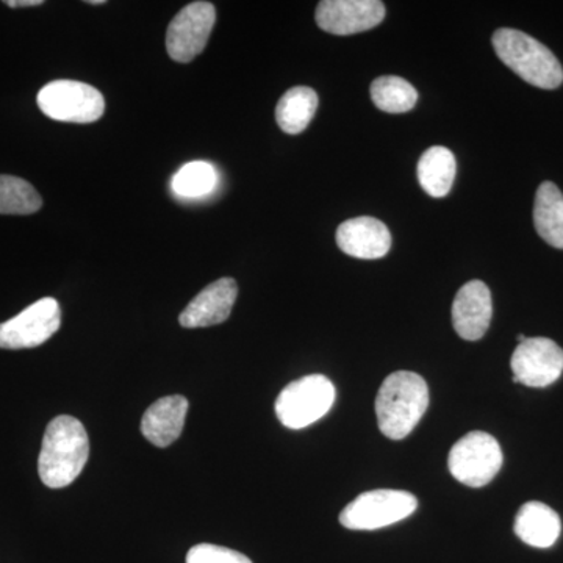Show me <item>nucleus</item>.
Masks as SVG:
<instances>
[{"label": "nucleus", "mask_w": 563, "mask_h": 563, "mask_svg": "<svg viewBox=\"0 0 563 563\" xmlns=\"http://www.w3.org/2000/svg\"><path fill=\"white\" fill-rule=\"evenodd\" d=\"M417 507V498L409 492H365L344 507L340 523L351 531H376L406 520Z\"/></svg>", "instance_id": "423d86ee"}, {"label": "nucleus", "mask_w": 563, "mask_h": 563, "mask_svg": "<svg viewBox=\"0 0 563 563\" xmlns=\"http://www.w3.org/2000/svg\"><path fill=\"white\" fill-rule=\"evenodd\" d=\"M492 41L499 60L525 81L542 90L561 87L562 65L540 41L515 29H499Z\"/></svg>", "instance_id": "7ed1b4c3"}, {"label": "nucleus", "mask_w": 563, "mask_h": 563, "mask_svg": "<svg viewBox=\"0 0 563 563\" xmlns=\"http://www.w3.org/2000/svg\"><path fill=\"white\" fill-rule=\"evenodd\" d=\"M372 99L385 113H407L417 106L418 91L401 77L384 76L373 81Z\"/></svg>", "instance_id": "aec40b11"}, {"label": "nucleus", "mask_w": 563, "mask_h": 563, "mask_svg": "<svg viewBox=\"0 0 563 563\" xmlns=\"http://www.w3.org/2000/svg\"><path fill=\"white\" fill-rule=\"evenodd\" d=\"M41 206L43 199L27 180L0 176V214H32Z\"/></svg>", "instance_id": "412c9836"}, {"label": "nucleus", "mask_w": 563, "mask_h": 563, "mask_svg": "<svg viewBox=\"0 0 563 563\" xmlns=\"http://www.w3.org/2000/svg\"><path fill=\"white\" fill-rule=\"evenodd\" d=\"M533 224L544 242L563 250V195L553 181H543L537 190Z\"/></svg>", "instance_id": "f3484780"}, {"label": "nucleus", "mask_w": 563, "mask_h": 563, "mask_svg": "<svg viewBox=\"0 0 563 563\" xmlns=\"http://www.w3.org/2000/svg\"><path fill=\"white\" fill-rule=\"evenodd\" d=\"M514 380L526 387L543 388L554 384L563 373V350L544 336L526 339L514 351Z\"/></svg>", "instance_id": "9d476101"}, {"label": "nucleus", "mask_w": 563, "mask_h": 563, "mask_svg": "<svg viewBox=\"0 0 563 563\" xmlns=\"http://www.w3.org/2000/svg\"><path fill=\"white\" fill-rule=\"evenodd\" d=\"M561 531L562 523L558 512L543 503H526L515 518V533L529 547H553Z\"/></svg>", "instance_id": "dca6fc26"}, {"label": "nucleus", "mask_w": 563, "mask_h": 563, "mask_svg": "<svg viewBox=\"0 0 563 563\" xmlns=\"http://www.w3.org/2000/svg\"><path fill=\"white\" fill-rule=\"evenodd\" d=\"M10 9H20V7H38L43 5V0H7Z\"/></svg>", "instance_id": "b1692460"}, {"label": "nucleus", "mask_w": 563, "mask_h": 563, "mask_svg": "<svg viewBox=\"0 0 563 563\" xmlns=\"http://www.w3.org/2000/svg\"><path fill=\"white\" fill-rule=\"evenodd\" d=\"M188 401L185 396L174 395L152 404L141 420V432L152 444L166 448L179 439L187 420Z\"/></svg>", "instance_id": "2eb2a0df"}, {"label": "nucleus", "mask_w": 563, "mask_h": 563, "mask_svg": "<svg viewBox=\"0 0 563 563\" xmlns=\"http://www.w3.org/2000/svg\"><path fill=\"white\" fill-rule=\"evenodd\" d=\"M457 163L453 152L443 146H433L418 162V180L422 190L432 198H444L453 188Z\"/></svg>", "instance_id": "a211bd4d"}, {"label": "nucleus", "mask_w": 563, "mask_h": 563, "mask_svg": "<svg viewBox=\"0 0 563 563\" xmlns=\"http://www.w3.org/2000/svg\"><path fill=\"white\" fill-rule=\"evenodd\" d=\"M36 102L51 120L74 124L99 121L106 111L102 92L77 80L51 81L38 92Z\"/></svg>", "instance_id": "39448f33"}, {"label": "nucleus", "mask_w": 563, "mask_h": 563, "mask_svg": "<svg viewBox=\"0 0 563 563\" xmlns=\"http://www.w3.org/2000/svg\"><path fill=\"white\" fill-rule=\"evenodd\" d=\"M217 10L210 2H192L174 16L166 33V49L177 63H190L198 57L213 31Z\"/></svg>", "instance_id": "1a4fd4ad"}, {"label": "nucleus", "mask_w": 563, "mask_h": 563, "mask_svg": "<svg viewBox=\"0 0 563 563\" xmlns=\"http://www.w3.org/2000/svg\"><path fill=\"white\" fill-rule=\"evenodd\" d=\"M187 563H252V561L239 551L218 547V544L201 543L188 551Z\"/></svg>", "instance_id": "5701e85b"}, {"label": "nucleus", "mask_w": 563, "mask_h": 563, "mask_svg": "<svg viewBox=\"0 0 563 563\" xmlns=\"http://www.w3.org/2000/svg\"><path fill=\"white\" fill-rule=\"evenodd\" d=\"M90 457L87 429L77 418H54L44 432L38 459V473L46 487L63 488L84 472Z\"/></svg>", "instance_id": "f257e3e1"}, {"label": "nucleus", "mask_w": 563, "mask_h": 563, "mask_svg": "<svg viewBox=\"0 0 563 563\" xmlns=\"http://www.w3.org/2000/svg\"><path fill=\"white\" fill-rule=\"evenodd\" d=\"M314 16L324 32L354 35L379 25L385 18V5L379 0H322Z\"/></svg>", "instance_id": "9b49d317"}, {"label": "nucleus", "mask_w": 563, "mask_h": 563, "mask_svg": "<svg viewBox=\"0 0 563 563\" xmlns=\"http://www.w3.org/2000/svg\"><path fill=\"white\" fill-rule=\"evenodd\" d=\"M60 303L43 298L24 312L0 324V350H31L41 346L60 329Z\"/></svg>", "instance_id": "6e6552de"}, {"label": "nucleus", "mask_w": 563, "mask_h": 563, "mask_svg": "<svg viewBox=\"0 0 563 563\" xmlns=\"http://www.w3.org/2000/svg\"><path fill=\"white\" fill-rule=\"evenodd\" d=\"M88 5H103L106 3V0H88Z\"/></svg>", "instance_id": "393cba45"}, {"label": "nucleus", "mask_w": 563, "mask_h": 563, "mask_svg": "<svg viewBox=\"0 0 563 563\" xmlns=\"http://www.w3.org/2000/svg\"><path fill=\"white\" fill-rule=\"evenodd\" d=\"M503 461L498 440L490 433L474 431L451 448L448 466L459 483L479 488L495 479Z\"/></svg>", "instance_id": "0eeeda50"}, {"label": "nucleus", "mask_w": 563, "mask_h": 563, "mask_svg": "<svg viewBox=\"0 0 563 563\" xmlns=\"http://www.w3.org/2000/svg\"><path fill=\"white\" fill-rule=\"evenodd\" d=\"M374 406L380 432L390 440L406 439L428 410V384L417 373H393L380 385Z\"/></svg>", "instance_id": "f03ea898"}, {"label": "nucleus", "mask_w": 563, "mask_h": 563, "mask_svg": "<svg viewBox=\"0 0 563 563\" xmlns=\"http://www.w3.org/2000/svg\"><path fill=\"white\" fill-rule=\"evenodd\" d=\"M336 244L344 254L363 261L383 258L391 250V235L383 221L372 217L352 218L336 229Z\"/></svg>", "instance_id": "4468645a"}, {"label": "nucleus", "mask_w": 563, "mask_h": 563, "mask_svg": "<svg viewBox=\"0 0 563 563\" xmlns=\"http://www.w3.org/2000/svg\"><path fill=\"white\" fill-rule=\"evenodd\" d=\"M492 314V292L483 280H470L455 295L453 324L457 335L466 342L483 339L490 328Z\"/></svg>", "instance_id": "f8f14e48"}, {"label": "nucleus", "mask_w": 563, "mask_h": 563, "mask_svg": "<svg viewBox=\"0 0 563 563\" xmlns=\"http://www.w3.org/2000/svg\"><path fill=\"white\" fill-rule=\"evenodd\" d=\"M239 296V285L231 277H224L203 288L180 313L181 328L198 329L221 324L231 317Z\"/></svg>", "instance_id": "ddd939ff"}, {"label": "nucleus", "mask_w": 563, "mask_h": 563, "mask_svg": "<svg viewBox=\"0 0 563 563\" xmlns=\"http://www.w3.org/2000/svg\"><path fill=\"white\" fill-rule=\"evenodd\" d=\"M335 387L322 374H310L288 384L276 401V415L288 429L307 428L329 413L335 402Z\"/></svg>", "instance_id": "20e7f679"}, {"label": "nucleus", "mask_w": 563, "mask_h": 563, "mask_svg": "<svg viewBox=\"0 0 563 563\" xmlns=\"http://www.w3.org/2000/svg\"><path fill=\"white\" fill-rule=\"evenodd\" d=\"M318 95L309 87H295L282 96L276 121L285 133L298 135L309 128L318 109Z\"/></svg>", "instance_id": "6ab92c4d"}, {"label": "nucleus", "mask_w": 563, "mask_h": 563, "mask_svg": "<svg viewBox=\"0 0 563 563\" xmlns=\"http://www.w3.org/2000/svg\"><path fill=\"white\" fill-rule=\"evenodd\" d=\"M218 184V174L207 162H191L181 166L173 177V191L185 199H198L210 195Z\"/></svg>", "instance_id": "4be33fe9"}]
</instances>
